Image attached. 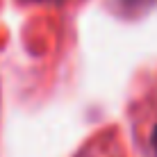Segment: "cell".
I'll list each match as a JSON object with an SVG mask.
<instances>
[{
    "mask_svg": "<svg viewBox=\"0 0 157 157\" xmlns=\"http://www.w3.org/2000/svg\"><path fill=\"white\" fill-rule=\"evenodd\" d=\"M157 0H114V7L118 9L121 14H130V16H137L150 9Z\"/></svg>",
    "mask_w": 157,
    "mask_h": 157,
    "instance_id": "obj_1",
    "label": "cell"
},
{
    "mask_svg": "<svg viewBox=\"0 0 157 157\" xmlns=\"http://www.w3.org/2000/svg\"><path fill=\"white\" fill-rule=\"evenodd\" d=\"M150 146H153V150H155V155H157V123H155V128H153V134H150Z\"/></svg>",
    "mask_w": 157,
    "mask_h": 157,
    "instance_id": "obj_2",
    "label": "cell"
},
{
    "mask_svg": "<svg viewBox=\"0 0 157 157\" xmlns=\"http://www.w3.org/2000/svg\"><path fill=\"white\" fill-rule=\"evenodd\" d=\"M48 2H62V0H48Z\"/></svg>",
    "mask_w": 157,
    "mask_h": 157,
    "instance_id": "obj_3",
    "label": "cell"
}]
</instances>
